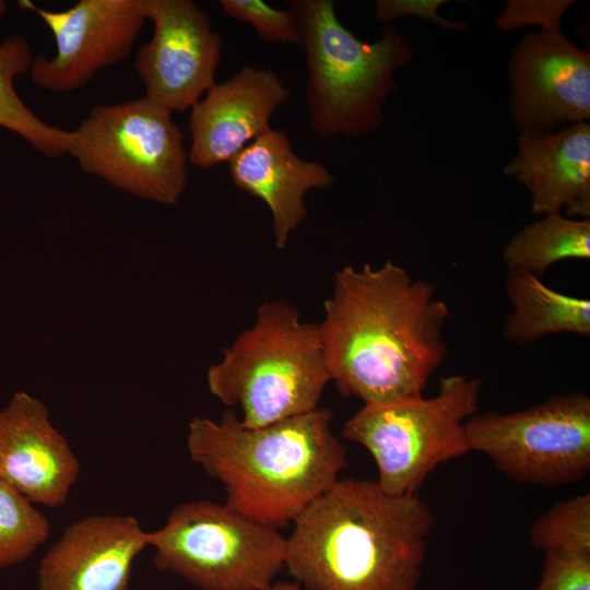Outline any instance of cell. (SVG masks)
Masks as SVG:
<instances>
[{"label": "cell", "mask_w": 590, "mask_h": 590, "mask_svg": "<svg viewBox=\"0 0 590 590\" xmlns=\"http://www.w3.org/2000/svg\"><path fill=\"white\" fill-rule=\"evenodd\" d=\"M323 310L318 326L331 381L364 404L423 396L447 357V304L392 261L337 271Z\"/></svg>", "instance_id": "obj_1"}, {"label": "cell", "mask_w": 590, "mask_h": 590, "mask_svg": "<svg viewBox=\"0 0 590 590\" xmlns=\"http://www.w3.org/2000/svg\"><path fill=\"white\" fill-rule=\"evenodd\" d=\"M332 420L331 411L321 408L260 427L245 426L232 412L220 421L194 417L187 449L223 485L225 504L281 529L293 524L347 465Z\"/></svg>", "instance_id": "obj_3"}, {"label": "cell", "mask_w": 590, "mask_h": 590, "mask_svg": "<svg viewBox=\"0 0 590 590\" xmlns=\"http://www.w3.org/2000/svg\"><path fill=\"white\" fill-rule=\"evenodd\" d=\"M445 0H377L376 17L388 23L403 16H414L430 21L435 25L450 31L464 32L467 26L461 21H450L439 15V8Z\"/></svg>", "instance_id": "obj_26"}, {"label": "cell", "mask_w": 590, "mask_h": 590, "mask_svg": "<svg viewBox=\"0 0 590 590\" xmlns=\"http://www.w3.org/2000/svg\"><path fill=\"white\" fill-rule=\"evenodd\" d=\"M510 116L520 134L590 118V56L560 31L526 35L509 62Z\"/></svg>", "instance_id": "obj_12"}, {"label": "cell", "mask_w": 590, "mask_h": 590, "mask_svg": "<svg viewBox=\"0 0 590 590\" xmlns=\"http://www.w3.org/2000/svg\"><path fill=\"white\" fill-rule=\"evenodd\" d=\"M19 4L36 12L55 38V56L38 55L30 69L33 82L52 93L76 91L128 58L148 21L143 0H80L64 11Z\"/></svg>", "instance_id": "obj_10"}, {"label": "cell", "mask_w": 590, "mask_h": 590, "mask_svg": "<svg viewBox=\"0 0 590 590\" xmlns=\"http://www.w3.org/2000/svg\"><path fill=\"white\" fill-rule=\"evenodd\" d=\"M49 532L47 518L0 477V568L28 558Z\"/></svg>", "instance_id": "obj_21"}, {"label": "cell", "mask_w": 590, "mask_h": 590, "mask_svg": "<svg viewBox=\"0 0 590 590\" xmlns=\"http://www.w3.org/2000/svg\"><path fill=\"white\" fill-rule=\"evenodd\" d=\"M532 546L545 553L590 554V494L559 502L529 529Z\"/></svg>", "instance_id": "obj_22"}, {"label": "cell", "mask_w": 590, "mask_h": 590, "mask_svg": "<svg viewBox=\"0 0 590 590\" xmlns=\"http://www.w3.org/2000/svg\"><path fill=\"white\" fill-rule=\"evenodd\" d=\"M590 259V220L543 215L508 241L503 260L508 274H541L564 260Z\"/></svg>", "instance_id": "obj_19"}, {"label": "cell", "mask_w": 590, "mask_h": 590, "mask_svg": "<svg viewBox=\"0 0 590 590\" xmlns=\"http://www.w3.org/2000/svg\"><path fill=\"white\" fill-rule=\"evenodd\" d=\"M236 188L262 200L272 215L276 248L283 249L291 233L308 215L305 196L335 181L329 169L299 157L287 133L270 129L239 151L229 162Z\"/></svg>", "instance_id": "obj_16"}, {"label": "cell", "mask_w": 590, "mask_h": 590, "mask_svg": "<svg viewBox=\"0 0 590 590\" xmlns=\"http://www.w3.org/2000/svg\"><path fill=\"white\" fill-rule=\"evenodd\" d=\"M470 451L488 457L511 480L555 488L590 470V398L553 396L531 408L475 413L465 422Z\"/></svg>", "instance_id": "obj_9"}, {"label": "cell", "mask_w": 590, "mask_h": 590, "mask_svg": "<svg viewBox=\"0 0 590 590\" xmlns=\"http://www.w3.org/2000/svg\"><path fill=\"white\" fill-rule=\"evenodd\" d=\"M307 64L309 123L321 138L375 132L396 90L394 74L414 57L409 39L387 25L375 42L356 37L339 20L333 0H287Z\"/></svg>", "instance_id": "obj_4"}, {"label": "cell", "mask_w": 590, "mask_h": 590, "mask_svg": "<svg viewBox=\"0 0 590 590\" xmlns=\"http://www.w3.org/2000/svg\"><path fill=\"white\" fill-rule=\"evenodd\" d=\"M148 542L158 569L200 590H267L285 567L279 529L204 499L175 507Z\"/></svg>", "instance_id": "obj_7"}, {"label": "cell", "mask_w": 590, "mask_h": 590, "mask_svg": "<svg viewBox=\"0 0 590 590\" xmlns=\"http://www.w3.org/2000/svg\"><path fill=\"white\" fill-rule=\"evenodd\" d=\"M529 191L531 212L570 219L590 216V126L575 123L544 134H520L518 151L505 165Z\"/></svg>", "instance_id": "obj_17"}, {"label": "cell", "mask_w": 590, "mask_h": 590, "mask_svg": "<svg viewBox=\"0 0 590 590\" xmlns=\"http://www.w3.org/2000/svg\"><path fill=\"white\" fill-rule=\"evenodd\" d=\"M505 288L511 310L504 338L524 345L546 335L573 333L590 337V300L557 292L531 274H507Z\"/></svg>", "instance_id": "obj_18"}, {"label": "cell", "mask_w": 590, "mask_h": 590, "mask_svg": "<svg viewBox=\"0 0 590 590\" xmlns=\"http://www.w3.org/2000/svg\"><path fill=\"white\" fill-rule=\"evenodd\" d=\"M534 590H590V554L545 553Z\"/></svg>", "instance_id": "obj_25"}, {"label": "cell", "mask_w": 590, "mask_h": 590, "mask_svg": "<svg viewBox=\"0 0 590 590\" xmlns=\"http://www.w3.org/2000/svg\"><path fill=\"white\" fill-rule=\"evenodd\" d=\"M154 24L137 51L134 69L145 97L170 111L191 109L215 84L223 40L191 0H143Z\"/></svg>", "instance_id": "obj_11"}, {"label": "cell", "mask_w": 590, "mask_h": 590, "mask_svg": "<svg viewBox=\"0 0 590 590\" xmlns=\"http://www.w3.org/2000/svg\"><path fill=\"white\" fill-rule=\"evenodd\" d=\"M7 3L2 0H0V16L3 15L7 11Z\"/></svg>", "instance_id": "obj_28"}, {"label": "cell", "mask_w": 590, "mask_h": 590, "mask_svg": "<svg viewBox=\"0 0 590 590\" xmlns=\"http://www.w3.org/2000/svg\"><path fill=\"white\" fill-rule=\"evenodd\" d=\"M285 567L306 590H418L429 506L376 481L339 479L293 522Z\"/></svg>", "instance_id": "obj_2"}, {"label": "cell", "mask_w": 590, "mask_h": 590, "mask_svg": "<svg viewBox=\"0 0 590 590\" xmlns=\"http://www.w3.org/2000/svg\"><path fill=\"white\" fill-rule=\"evenodd\" d=\"M68 154L117 189L174 204L188 184V152L172 113L145 96L98 105L70 131Z\"/></svg>", "instance_id": "obj_8"}, {"label": "cell", "mask_w": 590, "mask_h": 590, "mask_svg": "<svg viewBox=\"0 0 590 590\" xmlns=\"http://www.w3.org/2000/svg\"><path fill=\"white\" fill-rule=\"evenodd\" d=\"M211 393L260 427L316 410L329 381L319 326L283 300L268 302L255 323L208 370Z\"/></svg>", "instance_id": "obj_5"}, {"label": "cell", "mask_w": 590, "mask_h": 590, "mask_svg": "<svg viewBox=\"0 0 590 590\" xmlns=\"http://www.w3.org/2000/svg\"><path fill=\"white\" fill-rule=\"evenodd\" d=\"M574 4V0H508L495 25L502 32L530 25L541 31H560L563 16Z\"/></svg>", "instance_id": "obj_24"}, {"label": "cell", "mask_w": 590, "mask_h": 590, "mask_svg": "<svg viewBox=\"0 0 590 590\" xmlns=\"http://www.w3.org/2000/svg\"><path fill=\"white\" fill-rule=\"evenodd\" d=\"M290 96L273 70L250 64L215 83L190 109L188 162L203 169L228 163L271 129L273 113Z\"/></svg>", "instance_id": "obj_13"}, {"label": "cell", "mask_w": 590, "mask_h": 590, "mask_svg": "<svg viewBox=\"0 0 590 590\" xmlns=\"http://www.w3.org/2000/svg\"><path fill=\"white\" fill-rule=\"evenodd\" d=\"M220 5L225 15L251 25L261 40L302 44L296 17L288 9H276L262 0H221Z\"/></svg>", "instance_id": "obj_23"}, {"label": "cell", "mask_w": 590, "mask_h": 590, "mask_svg": "<svg viewBox=\"0 0 590 590\" xmlns=\"http://www.w3.org/2000/svg\"><path fill=\"white\" fill-rule=\"evenodd\" d=\"M267 590H306L298 583L278 582L272 583Z\"/></svg>", "instance_id": "obj_27"}, {"label": "cell", "mask_w": 590, "mask_h": 590, "mask_svg": "<svg viewBox=\"0 0 590 590\" xmlns=\"http://www.w3.org/2000/svg\"><path fill=\"white\" fill-rule=\"evenodd\" d=\"M34 57L30 43L11 36L0 44V127L5 128L48 157L68 154L70 131L50 126L21 99L14 79L30 71Z\"/></svg>", "instance_id": "obj_20"}, {"label": "cell", "mask_w": 590, "mask_h": 590, "mask_svg": "<svg viewBox=\"0 0 590 590\" xmlns=\"http://www.w3.org/2000/svg\"><path fill=\"white\" fill-rule=\"evenodd\" d=\"M80 472L46 405L24 391L0 409V477L33 504L62 506Z\"/></svg>", "instance_id": "obj_15"}, {"label": "cell", "mask_w": 590, "mask_h": 590, "mask_svg": "<svg viewBox=\"0 0 590 590\" xmlns=\"http://www.w3.org/2000/svg\"><path fill=\"white\" fill-rule=\"evenodd\" d=\"M481 388L480 379L458 374L441 378L429 398L364 404L342 437L370 453L384 492L416 495L438 465L470 451L464 426L477 413Z\"/></svg>", "instance_id": "obj_6"}, {"label": "cell", "mask_w": 590, "mask_h": 590, "mask_svg": "<svg viewBox=\"0 0 590 590\" xmlns=\"http://www.w3.org/2000/svg\"><path fill=\"white\" fill-rule=\"evenodd\" d=\"M148 532L127 515H95L71 523L43 556L38 590H129Z\"/></svg>", "instance_id": "obj_14"}]
</instances>
